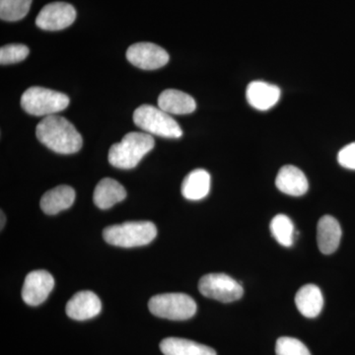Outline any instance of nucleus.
<instances>
[{"instance_id": "obj_1", "label": "nucleus", "mask_w": 355, "mask_h": 355, "mask_svg": "<svg viewBox=\"0 0 355 355\" xmlns=\"http://www.w3.org/2000/svg\"><path fill=\"white\" fill-rule=\"evenodd\" d=\"M37 139L51 150L60 154L78 153L83 139L76 127L64 116H44L36 128Z\"/></svg>"}, {"instance_id": "obj_2", "label": "nucleus", "mask_w": 355, "mask_h": 355, "mask_svg": "<svg viewBox=\"0 0 355 355\" xmlns=\"http://www.w3.org/2000/svg\"><path fill=\"white\" fill-rule=\"evenodd\" d=\"M155 146L153 135L144 132H128L121 142L109 150L110 164L120 169H132Z\"/></svg>"}, {"instance_id": "obj_3", "label": "nucleus", "mask_w": 355, "mask_h": 355, "mask_svg": "<svg viewBox=\"0 0 355 355\" xmlns=\"http://www.w3.org/2000/svg\"><path fill=\"white\" fill-rule=\"evenodd\" d=\"M157 229L150 221H130L105 228L103 237L113 246L133 248L144 246L155 239Z\"/></svg>"}, {"instance_id": "obj_4", "label": "nucleus", "mask_w": 355, "mask_h": 355, "mask_svg": "<svg viewBox=\"0 0 355 355\" xmlns=\"http://www.w3.org/2000/svg\"><path fill=\"white\" fill-rule=\"evenodd\" d=\"M69 105V98L51 89L33 86L21 97V106L26 113L36 116H53L64 111Z\"/></svg>"}, {"instance_id": "obj_5", "label": "nucleus", "mask_w": 355, "mask_h": 355, "mask_svg": "<svg viewBox=\"0 0 355 355\" xmlns=\"http://www.w3.org/2000/svg\"><path fill=\"white\" fill-rule=\"evenodd\" d=\"M133 121L149 135L166 139H180L183 135L179 123L169 114L151 105H142L135 110Z\"/></svg>"}, {"instance_id": "obj_6", "label": "nucleus", "mask_w": 355, "mask_h": 355, "mask_svg": "<svg viewBox=\"0 0 355 355\" xmlns=\"http://www.w3.org/2000/svg\"><path fill=\"white\" fill-rule=\"evenodd\" d=\"M149 310L154 316L172 321H186L195 316L197 303L184 293H164L149 300Z\"/></svg>"}, {"instance_id": "obj_7", "label": "nucleus", "mask_w": 355, "mask_h": 355, "mask_svg": "<svg viewBox=\"0 0 355 355\" xmlns=\"http://www.w3.org/2000/svg\"><path fill=\"white\" fill-rule=\"evenodd\" d=\"M198 291L205 297L223 303L239 300L244 293L241 284L225 273L205 275L198 282Z\"/></svg>"}, {"instance_id": "obj_8", "label": "nucleus", "mask_w": 355, "mask_h": 355, "mask_svg": "<svg viewBox=\"0 0 355 355\" xmlns=\"http://www.w3.org/2000/svg\"><path fill=\"white\" fill-rule=\"evenodd\" d=\"M76 19V10L67 2H51L40 11L36 25L44 31H60L67 29Z\"/></svg>"}, {"instance_id": "obj_9", "label": "nucleus", "mask_w": 355, "mask_h": 355, "mask_svg": "<svg viewBox=\"0 0 355 355\" xmlns=\"http://www.w3.org/2000/svg\"><path fill=\"white\" fill-rule=\"evenodd\" d=\"M127 58L130 64L144 70L161 69L169 62L167 51L153 43L132 44L128 49Z\"/></svg>"}, {"instance_id": "obj_10", "label": "nucleus", "mask_w": 355, "mask_h": 355, "mask_svg": "<svg viewBox=\"0 0 355 355\" xmlns=\"http://www.w3.org/2000/svg\"><path fill=\"white\" fill-rule=\"evenodd\" d=\"M55 286V279L50 272L39 270L26 277L22 288V298L26 304L39 306L49 297Z\"/></svg>"}, {"instance_id": "obj_11", "label": "nucleus", "mask_w": 355, "mask_h": 355, "mask_svg": "<svg viewBox=\"0 0 355 355\" xmlns=\"http://www.w3.org/2000/svg\"><path fill=\"white\" fill-rule=\"evenodd\" d=\"M101 300L92 291H79L67 302L65 312L76 321H85L100 314Z\"/></svg>"}, {"instance_id": "obj_12", "label": "nucleus", "mask_w": 355, "mask_h": 355, "mask_svg": "<svg viewBox=\"0 0 355 355\" xmlns=\"http://www.w3.org/2000/svg\"><path fill=\"white\" fill-rule=\"evenodd\" d=\"M280 89L277 85L265 81H253L248 85L246 97L248 103L259 111H268L279 103Z\"/></svg>"}, {"instance_id": "obj_13", "label": "nucleus", "mask_w": 355, "mask_h": 355, "mask_svg": "<svg viewBox=\"0 0 355 355\" xmlns=\"http://www.w3.org/2000/svg\"><path fill=\"white\" fill-rule=\"evenodd\" d=\"M275 186L282 193L292 197H301L309 189L304 173L293 165H286L279 170Z\"/></svg>"}, {"instance_id": "obj_14", "label": "nucleus", "mask_w": 355, "mask_h": 355, "mask_svg": "<svg viewBox=\"0 0 355 355\" xmlns=\"http://www.w3.org/2000/svg\"><path fill=\"white\" fill-rule=\"evenodd\" d=\"M342 239V227L335 217L324 216L318 222L317 242L324 254L335 253Z\"/></svg>"}, {"instance_id": "obj_15", "label": "nucleus", "mask_w": 355, "mask_h": 355, "mask_svg": "<svg viewBox=\"0 0 355 355\" xmlns=\"http://www.w3.org/2000/svg\"><path fill=\"white\" fill-rule=\"evenodd\" d=\"M158 106L169 114H188L195 112L197 103L187 93L176 89H167L159 96Z\"/></svg>"}, {"instance_id": "obj_16", "label": "nucleus", "mask_w": 355, "mask_h": 355, "mask_svg": "<svg viewBox=\"0 0 355 355\" xmlns=\"http://www.w3.org/2000/svg\"><path fill=\"white\" fill-rule=\"evenodd\" d=\"M127 197L125 188L116 180L105 178L96 186L93 200L99 209H109Z\"/></svg>"}, {"instance_id": "obj_17", "label": "nucleus", "mask_w": 355, "mask_h": 355, "mask_svg": "<svg viewBox=\"0 0 355 355\" xmlns=\"http://www.w3.org/2000/svg\"><path fill=\"white\" fill-rule=\"evenodd\" d=\"M76 200V191L69 186H58L46 191L41 198V209L44 214H60L69 209Z\"/></svg>"}, {"instance_id": "obj_18", "label": "nucleus", "mask_w": 355, "mask_h": 355, "mask_svg": "<svg viewBox=\"0 0 355 355\" xmlns=\"http://www.w3.org/2000/svg\"><path fill=\"white\" fill-rule=\"evenodd\" d=\"M296 307L306 318H316L324 306L323 294L315 284H306L301 287L295 296Z\"/></svg>"}, {"instance_id": "obj_19", "label": "nucleus", "mask_w": 355, "mask_h": 355, "mask_svg": "<svg viewBox=\"0 0 355 355\" xmlns=\"http://www.w3.org/2000/svg\"><path fill=\"white\" fill-rule=\"evenodd\" d=\"M164 355H216V350L193 340L180 338H167L160 343Z\"/></svg>"}, {"instance_id": "obj_20", "label": "nucleus", "mask_w": 355, "mask_h": 355, "mask_svg": "<svg viewBox=\"0 0 355 355\" xmlns=\"http://www.w3.org/2000/svg\"><path fill=\"white\" fill-rule=\"evenodd\" d=\"M210 175L203 169H196L184 178L182 184V195L189 200H200L209 195Z\"/></svg>"}, {"instance_id": "obj_21", "label": "nucleus", "mask_w": 355, "mask_h": 355, "mask_svg": "<svg viewBox=\"0 0 355 355\" xmlns=\"http://www.w3.org/2000/svg\"><path fill=\"white\" fill-rule=\"evenodd\" d=\"M270 232L282 246L291 247L294 242V225L286 214H277L270 222Z\"/></svg>"}, {"instance_id": "obj_22", "label": "nucleus", "mask_w": 355, "mask_h": 355, "mask_svg": "<svg viewBox=\"0 0 355 355\" xmlns=\"http://www.w3.org/2000/svg\"><path fill=\"white\" fill-rule=\"evenodd\" d=\"M33 0H0V18L8 22L23 19L31 7Z\"/></svg>"}, {"instance_id": "obj_23", "label": "nucleus", "mask_w": 355, "mask_h": 355, "mask_svg": "<svg viewBox=\"0 0 355 355\" xmlns=\"http://www.w3.org/2000/svg\"><path fill=\"white\" fill-rule=\"evenodd\" d=\"M277 355H311L310 350L297 338L282 336L275 345Z\"/></svg>"}, {"instance_id": "obj_24", "label": "nucleus", "mask_w": 355, "mask_h": 355, "mask_svg": "<svg viewBox=\"0 0 355 355\" xmlns=\"http://www.w3.org/2000/svg\"><path fill=\"white\" fill-rule=\"evenodd\" d=\"M29 48L25 44H6L0 49V64H12L22 62L29 55Z\"/></svg>"}, {"instance_id": "obj_25", "label": "nucleus", "mask_w": 355, "mask_h": 355, "mask_svg": "<svg viewBox=\"0 0 355 355\" xmlns=\"http://www.w3.org/2000/svg\"><path fill=\"white\" fill-rule=\"evenodd\" d=\"M338 161L343 168L355 170V142L343 147L338 153Z\"/></svg>"}, {"instance_id": "obj_26", "label": "nucleus", "mask_w": 355, "mask_h": 355, "mask_svg": "<svg viewBox=\"0 0 355 355\" xmlns=\"http://www.w3.org/2000/svg\"><path fill=\"white\" fill-rule=\"evenodd\" d=\"M0 216H1V229H2V228H3L4 224H6V216H4L3 211H1V214H0Z\"/></svg>"}]
</instances>
